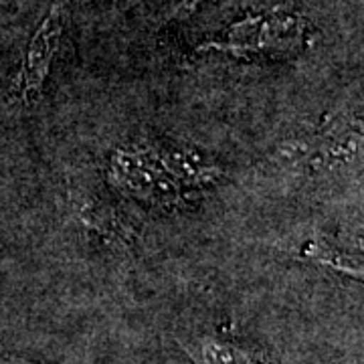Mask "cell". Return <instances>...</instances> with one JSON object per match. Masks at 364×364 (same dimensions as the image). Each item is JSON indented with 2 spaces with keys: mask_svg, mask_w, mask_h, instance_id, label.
<instances>
[{
  "mask_svg": "<svg viewBox=\"0 0 364 364\" xmlns=\"http://www.w3.org/2000/svg\"><path fill=\"white\" fill-rule=\"evenodd\" d=\"M114 188L156 208H174L182 203V186L160 164L150 146H122L109 158L107 170Z\"/></svg>",
  "mask_w": 364,
  "mask_h": 364,
  "instance_id": "6da1fadb",
  "label": "cell"
},
{
  "mask_svg": "<svg viewBox=\"0 0 364 364\" xmlns=\"http://www.w3.org/2000/svg\"><path fill=\"white\" fill-rule=\"evenodd\" d=\"M63 35V9L61 4H55L28 43L21 67L18 91L26 104H33L45 87V81L49 77L53 59L57 55L59 43Z\"/></svg>",
  "mask_w": 364,
  "mask_h": 364,
  "instance_id": "7a4b0ae2",
  "label": "cell"
},
{
  "mask_svg": "<svg viewBox=\"0 0 364 364\" xmlns=\"http://www.w3.org/2000/svg\"><path fill=\"white\" fill-rule=\"evenodd\" d=\"M160 160V164L174 176V181L184 186H208L223 178V168L210 162L200 152L181 146H150Z\"/></svg>",
  "mask_w": 364,
  "mask_h": 364,
  "instance_id": "3957f363",
  "label": "cell"
},
{
  "mask_svg": "<svg viewBox=\"0 0 364 364\" xmlns=\"http://www.w3.org/2000/svg\"><path fill=\"white\" fill-rule=\"evenodd\" d=\"M184 354L193 364H265L257 350H251L233 340L203 336V338L178 340Z\"/></svg>",
  "mask_w": 364,
  "mask_h": 364,
  "instance_id": "277c9868",
  "label": "cell"
},
{
  "mask_svg": "<svg viewBox=\"0 0 364 364\" xmlns=\"http://www.w3.org/2000/svg\"><path fill=\"white\" fill-rule=\"evenodd\" d=\"M299 257L316 265H322L328 269L344 273L352 279H363V259L346 253L344 249L336 247L324 237H314L301 243L299 247Z\"/></svg>",
  "mask_w": 364,
  "mask_h": 364,
  "instance_id": "5b68a950",
  "label": "cell"
},
{
  "mask_svg": "<svg viewBox=\"0 0 364 364\" xmlns=\"http://www.w3.org/2000/svg\"><path fill=\"white\" fill-rule=\"evenodd\" d=\"M81 221L90 227L93 233L104 237L112 243H128L130 235L116 208L105 205V200H90L81 208Z\"/></svg>",
  "mask_w": 364,
  "mask_h": 364,
  "instance_id": "8992f818",
  "label": "cell"
}]
</instances>
